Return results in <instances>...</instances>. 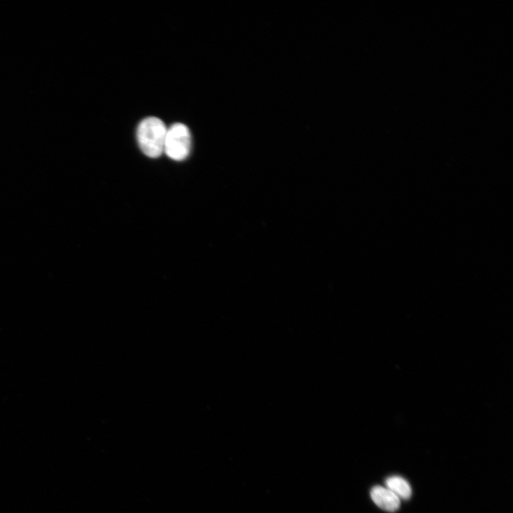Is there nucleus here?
<instances>
[{
  "label": "nucleus",
  "instance_id": "1",
  "mask_svg": "<svg viewBox=\"0 0 513 513\" xmlns=\"http://www.w3.org/2000/svg\"><path fill=\"white\" fill-rule=\"evenodd\" d=\"M167 130L165 123L156 117H147L140 123L137 129V139L145 155L151 158L161 155L164 150Z\"/></svg>",
  "mask_w": 513,
  "mask_h": 513
},
{
  "label": "nucleus",
  "instance_id": "3",
  "mask_svg": "<svg viewBox=\"0 0 513 513\" xmlns=\"http://www.w3.org/2000/svg\"><path fill=\"white\" fill-rule=\"evenodd\" d=\"M370 497L374 503L380 509L393 512L400 505V499L389 489L376 485L370 490Z\"/></svg>",
  "mask_w": 513,
  "mask_h": 513
},
{
  "label": "nucleus",
  "instance_id": "2",
  "mask_svg": "<svg viewBox=\"0 0 513 513\" xmlns=\"http://www.w3.org/2000/svg\"><path fill=\"white\" fill-rule=\"evenodd\" d=\"M191 135L188 128L180 123L167 130L163 152L174 160H182L190 153Z\"/></svg>",
  "mask_w": 513,
  "mask_h": 513
},
{
  "label": "nucleus",
  "instance_id": "4",
  "mask_svg": "<svg viewBox=\"0 0 513 513\" xmlns=\"http://www.w3.org/2000/svg\"><path fill=\"white\" fill-rule=\"evenodd\" d=\"M385 484L386 488L392 491L400 499H408L411 496L412 490L410 484L400 476L388 477L385 480Z\"/></svg>",
  "mask_w": 513,
  "mask_h": 513
}]
</instances>
